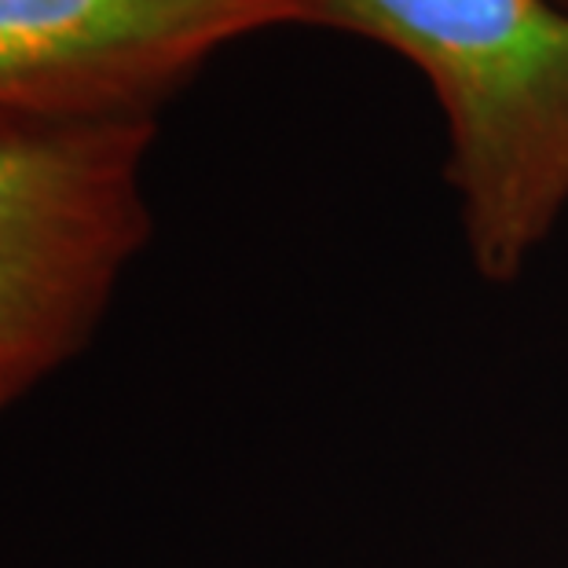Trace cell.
<instances>
[{"label":"cell","instance_id":"1","mask_svg":"<svg viewBox=\"0 0 568 568\" xmlns=\"http://www.w3.org/2000/svg\"><path fill=\"white\" fill-rule=\"evenodd\" d=\"M320 27L400 52L447 132L469 261L514 283L568 216V8L558 0H316Z\"/></svg>","mask_w":568,"mask_h":568},{"label":"cell","instance_id":"2","mask_svg":"<svg viewBox=\"0 0 568 568\" xmlns=\"http://www.w3.org/2000/svg\"><path fill=\"white\" fill-rule=\"evenodd\" d=\"M301 22L316 0H0V114L154 118L221 48Z\"/></svg>","mask_w":568,"mask_h":568},{"label":"cell","instance_id":"3","mask_svg":"<svg viewBox=\"0 0 568 568\" xmlns=\"http://www.w3.org/2000/svg\"><path fill=\"white\" fill-rule=\"evenodd\" d=\"M154 118L0 114V283L111 301L151 235Z\"/></svg>","mask_w":568,"mask_h":568},{"label":"cell","instance_id":"4","mask_svg":"<svg viewBox=\"0 0 568 568\" xmlns=\"http://www.w3.org/2000/svg\"><path fill=\"white\" fill-rule=\"evenodd\" d=\"M103 305L55 290L0 283V407L74 356Z\"/></svg>","mask_w":568,"mask_h":568},{"label":"cell","instance_id":"5","mask_svg":"<svg viewBox=\"0 0 568 568\" xmlns=\"http://www.w3.org/2000/svg\"><path fill=\"white\" fill-rule=\"evenodd\" d=\"M558 4H565V8H568V0H558Z\"/></svg>","mask_w":568,"mask_h":568}]
</instances>
